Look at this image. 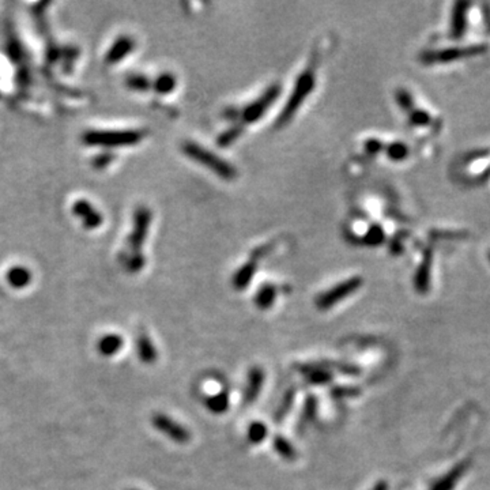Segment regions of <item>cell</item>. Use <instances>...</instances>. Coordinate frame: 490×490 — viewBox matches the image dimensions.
I'll use <instances>...</instances> for the list:
<instances>
[{"label": "cell", "instance_id": "obj_21", "mask_svg": "<svg viewBox=\"0 0 490 490\" xmlns=\"http://www.w3.org/2000/svg\"><path fill=\"white\" fill-rule=\"evenodd\" d=\"M321 365L328 369L330 372L331 370H337L340 372L342 375H346V376H359L361 373V368L354 365V363H343V361H340V363H328V361H321Z\"/></svg>", "mask_w": 490, "mask_h": 490}, {"label": "cell", "instance_id": "obj_8", "mask_svg": "<svg viewBox=\"0 0 490 490\" xmlns=\"http://www.w3.org/2000/svg\"><path fill=\"white\" fill-rule=\"evenodd\" d=\"M297 370L312 385H327L334 379L333 372L325 369L320 363H301L297 365Z\"/></svg>", "mask_w": 490, "mask_h": 490}, {"label": "cell", "instance_id": "obj_9", "mask_svg": "<svg viewBox=\"0 0 490 490\" xmlns=\"http://www.w3.org/2000/svg\"><path fill=\"white\" fill-rule=\"evenodd\" d=\"M150 225V213L146 209H141L138 214L135 215V222H134V232L129 237V244L134 248H139L143 245L145 238L148 236Z\"/></svg>", "mask_w": 490, "mask_h": 490}, {"label": "cell", "instance_id": "obj_18", "mask_svg": "<svg viewBox=\"0 0 490 490\" xmlns=\"http://www.w3.org/2000/svg\"><path fill=\"white\" fill-rule=\"evenodd\" d=\"M296 392H297L296 388H289L283 394V396H282V399H281V402L278 405L277 410H276V414H274V418H276L277 423H282L286 418V415L289 414V411L292 410L293 404L296 401Z\"/></svg>", "mask_w": 490, "mask_h": 490}, {"label": "cell", "instance_id": "obj_25", "mask_svg": "<svg viewBox=\"0 0 490 490\" xmlns=\"http://www.w3.org/2000/svg\"><path fill=\"white\" fill-rule=\"evenodd\" d=\"M388 157L392 158V160H402L405 158L407 155V149H406L405 145H401V143H394L388 148Z\"/></svg>", "mask_w": 490, "mask_h": 490}, {"label": "cell", "instance_id": "obj_4", "mask_svg": "<svg viewBox=\"0 0 490 490\" xmlns=\"http://www.w3.org/2000/svg\"><path fill=\"white\" fill-rule=\"evenodd\" d=\"M143 132L139 131H110V132H93L86 136L90 145L101 146H132L143 139Z\"/></svg>", "mask_w": 490, "mask_h": 490}, {"label": "cell", "instance_id": "obj_12", "mask_svg": "<svg viewBox=\"0 0 490 490\" xmlns=\"http://www.w3.org/2000/svg\"><path fill=\"white\" fill-rule=\"evenodd\" d=\"M468 470V463L463 462L460 465H458L453 470H451L446 477H443L439 482H436L433 485L432 490H452L453 486L458 484V481L460 479V477L466 472Z\"/></svg>", "mask_w": 490, "mask_h": 490}, {"label": "cell", "instance_id": "obj_14", "mask_svg": "<svg viewBox=\"0 0 490 490\" xmlns=\"http://www.w3.org/2000/svg\"><path fill=\"white\" fill-rule=\"evenodd\" d=\"M277 299V288L274 285H264L262 286L255 296V305L257 309L267 311L273 307Z\"/></svg>", "mask_w": 490, "mask_h": 490}, {"label": "cell", "instance_id": "obj_17", "mask_svg": "<svg viewBox=\"0 0 490 490\" xmlns=\"http://www.w3.org/2000/svg\"><path fill=\"white\" fill-rule=\"evenodd\" d=\"M205 405L213 414H222L229 408V405H231L229 394L226 391H221L218 394H214L206 399Z\"/></svg>", "mask_w": 490, "mask_h": 490}, {"label": "cell", "instance_id": "obj_13", "mask_svg": "<svg viewBox=\"0 0 490 490\" xmlns=\"http://www.w3.org/2000/svg\"><path fill=\"white\" fill-rule=\"evenodd\" d=\"M255 262H248L240 270H237V273L233 276V281H232L236 290H244L255 277Z\"/></svg>", "mask_w": 490, "mask_h": 490}, {"label": "cell", "instance_id": "obj_29", "mask_svg": "<svg viewBox=\"0 0 490 490\" xmlns=\"http://www.w3.org/2000/svg\"><path fill=\"white\" fill-rule=\"evenodd\" d=\"M132 490H135V489H132Z\"/></svg>", "mask_w": 490, "mask_h": 490}, {"label": "cell", "instance_id": "obj_11", "mask_svg": "<svg viewBox=\"0 0 490 490\" xmlns=\"http://www.w3.org/2000/svg\"><path fill=\"white\" fill-rule=\"evenodd\" d=\"M123 344H124V340L122 335L107 334L98 341L97 349H98L100 354H103L104 357H112L122 350Z\"/></svg>", "mask_w": 490, "mask_h": 490}, {"label": "cell", "instance_id": "obj_26", "mask_svg": "<svg viewBox=\"0 0 490 490\" xmlns=\"http://www.w3.org/2000/svg\"><path fill=\"white\" fill-rule=\"evenodd\" d=\"M238 135H240V131H238V129H231V131H228L226 134H224V135L219 138V141H221L219 145H222V146L231 145Z\"/></svg>", "mask_w": 490, "mask_h": 490}, {"label": "cell", "instance_id": "obj_10", "mask_svg": "<svg viewBox=\"0 0 490 490\" xmlns=\"http://www.w3.org/2000/svg\"><path fill=\"white\" fill-rule=\"evenodd\" d=\"M136 354L141 363L151 365L158 359V352L148 334H139L136 338Z\"/></svg>", "mask_w": 490, "mask_h": 490}, {"label": "cell", "instance_id": "obj_2", "mask_svg": "<svg viewBox=\"0 0 490 490\" xmlns=\"http://www.w3.org/2000/svg\"><path fill=\"white\" fill-rule=\"evenodd\" d=\"M183 153L191 158L192 161L199 162L200 165H203L205 168L214 172L218 177L224 179V180H235L237 177V171L235 167L225 161L224 158H221L219 155L214 154L212 150L206 149L198 143L193 142H186L183 145Z\"/></svg>", "mask_w": 490, "mask_h": 490}, {"label": "cell", "instance_id": "obj_24", "mask_svg": "<svg viewBox=\"0 0 490 490\" xmlns=\"http://www.w3.org/2000/svg\"><path fill=\"white\" fill-rule=\"evenodd\" d=\"M361 394V389L354 385H338L331 389V396L334 399H347V398H356Z\"/></svg>", "mask_w": 490, "mask_h": 490}, {"label": "cell", "instance_id": "obj_28", "mask_svg": "<svg viewBox=\"0 0 490 490\" xmlns=\"http://www.w3.org/2000/svg\"><path fill=\"white\" fill-rule=\"evenodd\" d=\"M370 490H388V484H387V481L382 479V481H379Z\"/></svg>", "mask_w": 490, "mask_h": 490}, {"label": "cell", "instance_id": "obj_7", "mask_svg": "<svg viewBox=\"0 0 490 490\" xmlns=\"http://www.w3.org/2000/svg\"><path fill=\"white\" fill-rule=\"evenodd\" d=\"M264 379H266V375L260 366H252L250 369L248 378H247V385L244 389V396H243L244 405H252L255 402L264 385Z\"/></svg>", "mask_w": 490, "mask_h": 490}, {"label": "cell", "instance_id": "obj_16", "mask_svg": "<svg viewBox=\"0 0 490 490\" xmlns=\"http://www.w3.org/2000/svg\"><path fill=\"white\" fill-rule=\"evenodd\" d=\"M132 49H134V41L128 37L119 39L112 46L110 52L108 53V62L116 63L119 60H123L127 56L128 52H131Z\"/></svg>", "mask_w": 490, "mask_h": 490}, {"label": "cell", "instance_id": "obj_20", "mask_svg": "<svg viewBox=\"0 0 490 490\" xmlns=\"http://www.w3.org/2000/svg\"><path fill=\"white\" fill-rule=\"evenodd\" d=\"M269 433V429L266 427L264 423L262 421H254L250 424L248 430H247V439L251 444H260L266 440Z\"/></svg>", "mask_w": 490, "mask_h": 490}, {"label": "cell", "instance_id": "obj_3", "mask_svg": "<svg viewBox=\"0 0 490 490\" xmlns=\"http://www.w3.org/2000/svg\"><path fill=\"white\" fill-rule=\"evenodd\" d=\"M363 279L361 277H352L342 281L341 283L333 286L327 292L321 293L315 301L316 308L320 311H327L335 307L338 302L350 297L363 286Z\"/></svg>", "mask_w": 490, "mask_h": 490}, {"label": "cell", "instance_id": "obj_15", "mask_svg": "<svg viewBox=\"0 0 490 490\" xmlns=\"http://www.w3.org/2000/svg\"><path fill=\"white\" fill-rule=\"evenodd\" d=\"M273 444H274L276 452H277L278 455H279L283 460H286V462H295V460L297 459V451H296V448L293 447V444H292L286 437H283V436H281V434H277V436L274 437Z\"/></svg>", "mask_w": 490, "mask_h": 490}, {"label": "cell", "instance_id": "obj_5", "mask_svg": "<svg viewBox=\"0 0 490 490\" xmlns=\"http://www.w3.org/2000/svg\"><path fill=\"white\" fill-rule=\"evenodd\" d=\"M151 424L158 432L165 434L172 441L177 444H186L191 440V433L186 427L174 421L171 417L162 413H157L151 417Z\"/></svg>", "mask_w": 490, "mask_h": 490}, {"label": "cell", "instance_id": "obj_19", "mask_svg": "<svg viewBox=\"0 0 490 490\" xmlns=\"http://www.w3.org/2000/svg\"><path fill=\"white\" fill-rule=\"evenodd\" d=\"M318 407H319L318 399L314 395H309L305 399L302 411H301V417H299V424L302 427L311 425L316 420V417H318Z\"/></svg>", "mask_w": 490, "mask_h": 490}, {"label": "cell", "instance_id": "obj_23", "mask_svg": "<svg viewBox=\"0 0 490 490\" xmlns=\"http://www.w3.org/2000/svg\"><path fill=\"white\" fill-rule=\"evenodd\" d=\"M176 77L172 74H162L158 77V79L154 84V89L160 94H169L176 89Z\"/></svg>", "mask_w": 490, "mask_h": 490}, {"label": "cell", "instance_id": "obj_27", "mask_svg": "<svg viewBox=\"0 0 490 490\" xmlns=\"http://www.w3.org/2000/svg\"><path fill=\"white\" fill-rule=\"evenodd\" d=\"M129 85H134L136 86L138 89H141V90H145L146 87H148V81L145 79V78H132L131 81H129Z\"/></svg>", "mask_w": 490, "mask_h": 490}, {"label": "cell", "instance_id": "obj_6", "mask_svg": "<svg viewBox=\"0 0 490 490\" xmlns=\"http://www.w3.org/2000/svg\"><path fill=\"white\" fill-rule=\"evenodd\" d=\"M279 93H281L279 86H270L263 93V96H260L252 104H250L248 107L244 109V112H243L244 122L245 123H251V124L256 123L267 112V109L270 108V105H273L276 103Z\"/></svg>", "mask_w": 490, "mask_h": 490}, {"label": "cell", "instance_id": "obj_1", "mask_svg": "<svg viewBox=\"0 0 490 490\" xmlns=\"http://www.w3.org/2000/svg\"><path fill=\"white\" fill-rule=\"evenodd\" d=\"M315 85H316V77H315L314 67L311 65L309 68L304 70L299 74L295 89L292 91L286 105L278 116L277 124H276L277 127H283L289 122H292L293 116L299 112V107L304 104V101L308 98V96L314 91Z\"/></svg>", "mask_w": 490, "mask_h": 490}, {"label": "cell", "instance_id": "obj_22", "mask_svg": "<svg viewBox=\"0 0 490 490\" xmlns=\"http://www.w3.org/2000/svg\"><path fill=\"white\" fill-rule=\"evenodd\" d=\"M30 273L22 267H17V269H13L8 271L7 274V281L8 283L13 286V288H17V289H21V288H25L29 285L30 282Z\"/></svg>", "mask_w": 490, "mask_h": 490}]
</instances>
